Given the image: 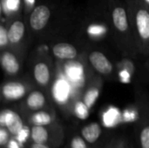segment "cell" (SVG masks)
<instances>
[{
    "mask_svg": "<svg viewBox=\"0 0 149 148\" xmlns=\"http://www.w3.org/2000/svg\"><path fill=\"white\" fill-rule=\"evenodd\" d=\"M111 17L114 33L119 42L126 44L128 53L138 51L127 9L120 4L115 5L112 10Z\"/></svg>",
    "mask_w": 149,
    "mask_h": 148,
    "instance_id": "7a4b0ae2",
    "label": "cell"
},
{
    "mask_svg": "<svg viewBox=\"0 0 149 148\" xmlns=\"http://www.w3.org/2000/svg\"><path fill=\"white\" fill-rule=\"evenodd\" d=\"M25 32V25L22 20H14L8 28V38L9 43L11 45L19 44Z\"/></svg>",
    "mask_w": 149,
    "mask_h": 148,
    "instance_id": "30bf717a",
    "label": "cell"
},
{
    "mask_svg": "<svg viewBox=\"0 0 149 148\" xmlns=\"http://www.w3.org/2000/svg\"><path fill=\"white\" fill-rule=\"evenodd\" d=\"M90 108L84 103V101H78L74 106V114L80 120H86L89 117Z\"/></svg>",
    "mask_w": 149,
    "mask_h": 148,
    "instance_id": "ac0fdd59",
    "label": "cell"
},
{
    "mask_svg": "<svg viewBox=\"0 0 149 148\" xmlns=\"http://www.w3.org/2000/svg\"><path fill=\"white\" fill-rule=\"evenodd\" d=\"M120 121V112L113 107L107 110L102 117L103 126L107 128H112L116 126Z\"/></svg>",
    "mask_w": 149,
    "mask_h": 148,
    "instance_id": "5bb4252c",
    "label": "cell"
},
{
    "mask_svg": "<svg viewBox=\"0 0 149 148\" xmlns=\"http://www.w3.org/2000/svg\"><path fill=\"white\" fill-rule=\"evenodd\" d=\"M31 138V129L27 126H24L23 128L17 133L15 136V139L21 144L24 145L26 143V141Z\"/></svg>",
    "mask_w": 149,
    "mask_h": 148,
    "instance_id": "d6986e66",
    "label": "cell"
},
{
    "mask_svg": "<svg viewBox=\"0 0 149 148\" xmlns=\"http://www.w3.org/2000/svg\"><path fill=\"white\" fill-rule=\"evenodd\" d=\"M1 65L5 73L9 76H15L20 72V62L17 57L10 51H2Z\"/></svg>",
    "mask_w": 149,
    "mask_h": 148,
    "instance_id": "ba28073f",
    "label": "cell"
},
{
    "mask_svg": "<svg viewBox=\"0 0 149 148\" xmlns=\"http://www.w3.org/2000/svg\"><path fill=\"white\" fill-rule=\"evenodd\" d=\"M99 95H100L99 89L96 87H91L86 92V93L84 95L83 101L91 109L93 106V105L95 104L97 99L99 98Z\"/></svg>",
    "mask_w": 149,
    "mask_h": 148,
    "instance_id": "e0dca14e",
    "label": "cell"
},
{
    "mask_svg": "<svg viewBox=\"0 0 149 148\" xmlns=\"http://www.w3.org/2000/svg\"><path fill=\"white\" fill-rule=\"evenodd\" d=\"M20 6V0H6L5 1V10L6 12H12Z\"/></svg>",
    "mask_w": 149,
    "mask_h": 148,
    "instance_id": "603a6c76",
    "label": "cell"
},
{
    "mask_svg": "<svg viewBox=\"0 0 149 148\" xmlns=\"http://www.w3.org/2000/svg\"><path fill=\"white\" fill-rule=\"evenodd\" d=\"M46 103V98L45 94L38 90L31 91L26 97L25 105L26 106L34 112L41 110Z\"/></svg>",
    "mask_w": 149,
    "mask_h": 148,
    "instance_id": "7c38bea8",
    "label": "cell"
},
{
    "mask_svg": "<svg viewBox=\"0 0 149 148\" xmlns=\"http://www.w3.org/2000/svg\"><path fill=\"white\" fill-rule=\"evenodd\" d=\"M86 143L82 136H75L71 140V148H87Z\"/></svg>",
    "mask_w": 149,
    "mask_h": 148,
    "instance_id": "7402d4cb",
    "label": "cell"
},
{
    "mask_svg": "<svg viewBox=\"0 0 149 148\" xmlns=\"http://www.w3.org/2000/svg\"><path fill=\"white\" fill-rule=\"evenodd\" d=\"M9 43V38H8V29H6L3 24L0 25V47L2 49H4Z\"/></svg>",
    "mask_w": 149,
    "mask_h": 148,
    "instance_id": "44dd1931",
    "label": "cell"
},
{
    "mask_svg": "<svg viewBox=\"0 0 149 148\" xmlns=\"http://www.w3.org/2000/svg\"><path fill=\"white\" fill-rule=\"evenodd\" d=\"M32 77L36 84L40 87H47L52 79V71L46 61L40 60L32 67Z\"/></svg>",
    "mask_w": 149,
    "mask_h": 148,
    "instance_id": "52a82bcc",
    "label": "cell"
},
{
    "mask_svg": "<svg viewBox=\"0 0 149 148\" xmlns=\"http://www.w3.org/2000/svg\"><path fill=\"white\" fill-rule=\"evenodd\" d=\"M10 132L7 130V128L5 127H2L0 128V145L1 146H4L7 145L10 139Z\"/></svg>",
    "mask_w": 149,
    "mask_h": 148,
    "instance_id": "cb8c5ba5",
    "label": "cell"
},
{
    "mask_svg": "<svg viewBox=\"0 0 149 148\" xmlns=\"http://www.w3.org/2000/svg\"><path fill=\"white\" fill-rule=\"evenodd\" d=\"M23 145H21L16 139H10L7 144V148H22Z\"/></svg>",
    "mask_w": 149,
    "mask_h": 148,
    "instance_id": "d4e9b609",
    "label": "cell"
},
{
    "mask_svg": "<svg viewBox=\"0 0 149 148\" xmlns=\"http://www.w3.org/2000/svg\"><path fill=\"white\" fill-rule=\"evenodd\" d=\"M83 139L89 144H94L100 138L102 133L101 126L97 122H93L86 125L82 127L80 131Z\"/></svg>",
    "mask_w": 149,
    "mask_h": 148,
    "instance_id": "8fae6325",
    "label": "cell"
},
{
    "mask_svg": "<svg viewBox=\"0 0 149 148\" xmlns=\"http://www.w3.org/2000/svg\"><path fill=\"white\" fill-rule=\"evenodd\" d=\"M52 51L56 58L61 60H73L78 57L77 48L70 43L61 42L55 44Z\"/></svg>",
    "mask_w": 149,
    "mask_h": 148,
    "instance_id": "9c48e42d",
    "label": "cell"
},
{
    "mask_svg": "<svg viewBox=\"0 0 149 148\" xmlns=\"http://www.w3.org/2000/svg\"><path fill=\"white\" fill-rule=\"evenodd\" d=\"M31 148H50L48 146H46L45 144H40V143H34L31 145Z\"/></svg>",
    "mask_w": 149,
    "mask_h": 148,
    "instance_id": "484cf974",
    "label": "cell"
},
{
    "mask_svg": "<svg viewBox=\"0 0 149 148\" xmlns=\"http://www.w3.org/2000/svg\"><path fill=\"white\" fill-rule=\"evenodd\" d=\"M127 10L137 50L149 56V9L140 1H132Z\"/></svg>",
    "mask_w": 149,
    "mask_h": 148,
    "instance_id": "6da1fadb",
    "label": "cell"
},
{
    "mask_svg": "<svg viewBox=\"0 0 149 148\" xmlns=\"http://www.w3.org/2000/svg\"><path fill=\"white\" fill-rule=\"evenodd\" d=\"M31 139L34 143L45 144L49 140V133L45 126H35L31 128Z\"/></svg>",
    "mask_w": 149,
    "mask_h": 148,
    "instance_id": "9a60e30c",
    "label": "cell"
},
{
    "mask_svg": "<svg viewBox=\"0 0 149 148\" xmlns=\"http://www.w3.org/2000/svg\"><path fill=\"white\" fill-rule=\"evenodd\" d=\"M31 121L33 125L35 126H49L52 121V115L45 112V111H37L35 112L31 118Z\"/></svg>",
    "mask_w": 149,
    "mask_h": 148,
    "instance_id": "2e32d148",
    "label": "cell"
},
{
    "mask_svg": "<svg viewBox=\"0 0 149 148\" xmlns=\"http://www.w3.org/2000/svg\"><path fill=\"white\" fill-rule=\"evenodd\" d=\"M91 67L101 76H110L113 73V65L100 51H92L87 56Z\"/></svg>",
    "mask_w": 149,
    "mask_h": 148,
    "instance_id": "3957f363",
    "label": "cell"
},
{
    "mask_svg": "<svg viewBox=\"0 0 149 148\" xmlns=\"http://www.w3.org/2000/svg\"><path fill=\"white\" fill-rule=\"evenodd\" d=\"M140 142L141 148H149V125L145 126L140 133Z\"/></svg>",
    "mask_w": 149,
    "mask_h": 148,
    "instance_id": "ffe728a7",
    "label": "cell"
},
{
    "mask_svg": "<svg viewBox=\"0 0 149 148\" xmlns=\"http://www.w3.org/2000/svg\"><path fill=\"white\" fill-rule=\"evenodd\" d=\"M28 87L20 81H8L2 86V96L5 100L16 101L23 99L27 93Z\"/></svg>",
    "mask_w": 149,
    "mask_h": 148,
    "instance_id": "8992f818",
    "label": "cell"
},
{
    "mask_svg": "<svg viewBox=\"0 0 149 148\" xmlns=\"http://www.w3.org/2000/svg\"><path fill=\"white\" fill-rule=\"evenodd\" d=\"M53 98L58 105H64L67 102L69 98V89L66 83L58 81L53 88Z\"/></svg>",
    "mask_w": 149,
    "mask_h": 148,
    "instance_id": "4fadbf2b",
    "label": "cell"
},
{
    "mask_svg": "<svg viewBox=\"0 0 149 148\" xmlns=\"http://www.w3.org/2000/svg\"><path fill=\"white\" fill-rule=\"evenodd\" d=\"M0 126L7 128L11 135L16 136L24 125L17 113L10 109H3L0 113Z\"/></svg>",
    "mask_w": 149,
    "mask_h": 148,
    "instance_id": "5b68a950",
    "label": "cell"
},
{
    "mask_svg": "<svg viewBox=\"0 0 149 148\" xmlns=\"http://www.w3.org/2000/svg\"><path fill=\"white\" fill-rule=\"evenodd\" d=\"M51 17L52 12L49 6L45 4L37 5L30 14L29 24L31 29L34 31H41L47 26Z\"/></svg>",
    "mask_w": 149,
    "mask_h": 148,
    "instance_id": "277c9868",
    "label": "cell"
}]
</instances>
